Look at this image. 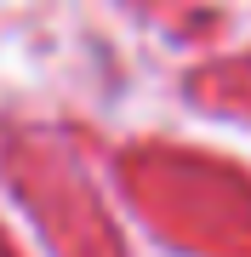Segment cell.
I'll return each mask as SVG.
<instances>
[{"instance_id":"7a4b0ae2","label":"cell","mask_w":251,"mask_h":257,"mask_svg":"<svg viewBox=\"0 0 251 257\" xmlns=\"http://www.w3.org/2000/svg\"><path fill=\"white\" fill-rule=\"evenodd\" d=\"M0 257H18V246H12V240H6V234H0Z\"/></svg>"},{"instance_id":"6da1fadb","label":"cell","mask_w":251,"mask_h":257,"mask_svg":"<svg viewBox=\"0 0 251 257\" xmlns=\"http://www.w3.org/2000/svg\"><path fill=\"white\" fill-rule=\"evenodd\" d=\"M0 160H6L12 189L23 194V206L40 217L46 240L57 246V257H120V240L80 166L63 155V143H52L46 132H12Z\"/></svg>"}]
</instances>
